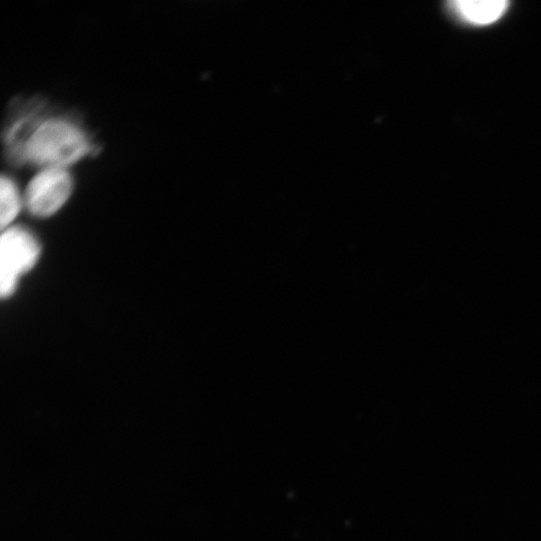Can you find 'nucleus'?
<instances>
[{
    "label": "nucleus",
    "mask_w": 541,
    "mask_h": 541,
    "mask_svg": "<svg viewBox=\"0 0 541 541\" xmlns=\"http://www.w3.org/2000/svg\"><path fill=\"white\" fill-rule=\"evenodd\" d=\"M86 134L74 123L64 119L42 122L24 153V159L46 168H65L91 153Z\"/></svg>",
    "instance_id": "f257e3e1"
},
{
    "label": "nucleus",
    "mask_w": 541,
    "mask_h": 541,
    "mask_svg": "<svg viewBox=\"0 0 541 541\" xmlns=\"http://www.w3.org/2000/svg\"><path fill=\"white\" fill-rule=\"evenodd\" d=\"M42 247L34 234L23 227L4 230L0 239V294L10 298L20 280L38 264Z\"/></svg>",
    "instance_id": "f03ea898"
},
{
    "label": "nucleus",
    "mask_w": 541,
    "mask_h": 541,
    "mask_svg": "<svg viewBox=\"0 0 541 541\" xmlns=\"http://www.w3.org/2000/svg\"><path fill=\"white\" fill-rule=\"evenodd\" d=\"M72 191L73 180L65 168H46L29 184L25 203L32 215L50 217L63 208Z\"/></svg>",
    "instance_id": "7ed1b4c3"
},
{
    "label": "nucleus",
    "mask_w": 541,
    "mask_h": 541,
    "mask_svg": "<svg viewBox=\"0 0 541 541\" xmlns=\"http://www.w3.org/2000/svg\"><path fill=\"white\" fill-rule=\"evenodd\" d=\"M449 8L464 23L486 26L497 22L505 14L508 3L504 0H455Z\"/></svg>",
    "instance_id": "20e7f679"
},
{
    "label": "nucleus",
    "mask_w": 541,
    "mask_h": 541,
    "mask_svg": "<svg viewBox=\"0 0 541 541\" xmlns=\"http://www.w3.org/2000/svg\"><path fill=\"white\" fill-rule=\"evenodd\" d=\"M0 199H2L0 225L4 231L11 227L23 207V201L15 182L5 176L0 182Z\"/></svg>",
    "instance_id": "39448f33"
}]
</instances>
